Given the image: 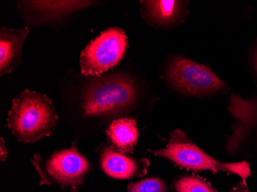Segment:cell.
Returning a JSON list of instances; mask_svg holds the SVG:
<instances>
[{"label":"cell","mask_w":257,"mask_h":192,"mask_svg":"<svg viewBox=\"0 0 257 192\" xmlns=\"http://www.w3.org/2000/svg\"><path fill=\"white\" fill-rule=\"evenodd\" d=\"M59 123L53 102L46 95L29 89L13 101L7 127L19 141L34 143L50 136Z\"/></svg>","instance_id":"6da1fadb"},{"label":"cell","mask_w":257,"mask_h":192,"mask_svg":"<svg viewBox=\"0 0 257 192\" xmlns=\"http://www.w3.org/2000/svg\"><path fill=\"white\" fill-rule=\"evenodd\" d=\"M32 163L41 178L40 185L56 186L70 192L83 185L89 170V162L75 143L71 148L56 151L47 158L35 154Z\"/></svg>","instance_id":"7a4b0ae2"},{"label":"cell","mask_w":257,"mask_h":192,"mask_svg":"<svg viewBox=\"0 0 257 192\" xmlns=\"http://www.w3.org/2000/svg\"><path fill=\"white\" fill-rule=\"evenodd\" d=\"M154 154L167 158L186 169L226 171L237 174L242 178L250 175V167L247 161L221 162L196 146L180 130L172 131L167 146L156 150Z\"/></svg>","instance_id":"3957f363"},{"label":"cell","mask_w":257,"mask_h":192,"mask_svg":"<svg viewBox=\"0 0 257 192\" xmlns=\"http://www.w3.org/2000/svg\"><path fill=\"white\" fill-rule=\"evenodd\" d=\"M137 88L131 79L115 76L96 81L83 99L85 117L105 116L127 109L137 99Z\"/></svg>","instance_id":"277c9868"},{"label":"cell","mask_w":257,"mask_h":192,"mask_svg":"<svg viewBox=\"0 0 257 192\" xmlns=\"http://www.w3.org/2000/svg\"><path fill=\"white\" fill-rule=\"evenodd\" d=\"M127 47L128 39L122 29L113 27L102 32L81 53V73L85 76H101L120 63Z\"/></svg>","instance_id":"5b68a950"},{"label":"cell","mask_w":257,"mask_h":192,"mask_svg":"<svg viewBox=\"0 0 257 192\" xmlns=\"http://www.w3.org/2000/svg\"><path fill=\"white\" fill-rule=\"evenodd\" d=\"M165 77L179 92L193 96L216 93L226 87L224 82L211 69L183 56L172 59Z\"/></svg>","instance_id":"8992f818"},{"label":"cell","mask_w":257,"mask_h":192,"mask_svg":"<svg viewBox=\"0 0 257 192\" xmlns=\"http://www.w3.org/2000/svg\"><path fill=\"white\" fill-rule=\"evenodd\" d=\"M90 1H24L19 4L20 10L31 23H41L60 18L92 5Z\"/></svg>","instance_id":"52a82bcc"},{"label":"cell","mask_w":257,"mask_h":192,"mask_svg":"<svg viewBox=\"0 0 257 192\" xmlns=\"http://www.w3.org/2000/svg\"><path fill=\"white\" fill-rule=\"evenodd\" d=\"M29 33V27L0 30V76L11 73L21 64L23 45Z\"/></svg>","instance_id":"ba28073f"},{"label":"cell","mask_w":257,"mask_h":192,"mask_svg":"<svg viewBox=\"0 0 257 192\" xmlns=\"http://www.w3.org/2000/svg\"><path fill=\"white\" fill-rule=\"evenodd\" d=\"M102 171L114 178L128 179L141 175L145 167L139 161L114 149L112 147H105L100 157Z\"/></svg>","instance_id":"9c48e42d"},{"label":"cell","mask_w":257,"mask_h":192,"mask_svg":"<svg viewBox=\"0 0 257 192\" xmlns=\"http://www.w3.org/2000/svg\"><path fill=\"white\" fill-rule=\"evenodd\" d=\"M106 135L114 149L122 153H133L139 139V129L134 118L115 120L106 130Z\"/></svg>","instance_id":"30bf717a"},{"label":"cell","mask_w":257,"mask_h":192,"mask_svg":"<svg viewBox=\"0 0 257 192\" xmlns=\"http://www.w3.org/2000/svg\"><path fill=\"white\" fill-rule=\"evenodd\" d=\"M183 3L176 0L142 1L147 19L160 26L170 25L177 20Z\"/></svg>","instance_id":"8fae6325"},{"label":"cell","mask_w":257,"mask_h":192,"mask_svg":"<svg viewBox=\"0 0 257 192\" xmlns=\"http://www.w3.org/2000/svg\"><path fill=\"white\" fill-rule=\"evenodd\" d=\"M178 192H214L206 183L194 177H183L176 182Z\"/></svg>","instance_id":"7c38bea8"},{"label":"cell","mask_w":257,"mask_h":192,"mask_svg":"<svg viewBox=\"0 0 257 192\" xmlns=\"http://www.w3.org/2000/svg\"><path fill=\"white\" fill-rule=\"evenodd\" d=\"M167 185L161 179L151 177L139 182L131 183L128 192H165Z\"/></svg>","instance_id":"4fadbf2b"},{"label":"cell","mask_w":257,"mask_h":192,"mask_svg":"<svg viewBox=\"0 0 257 192\" xmlns=\"http://www.w3.org/2000/svg\"><path fill=\"white\" fill-rule=\"evenodd\" d=\"M0 159L1 161H5L7 157V148L6 147L5 141L4 138L1 137L0 138Z\"/></svg>","instance_id":"5bb4252c"},{"label":"cell","mask_w":257,"mask_h":192,"mask_svg":"<svg viewBox=\"0 0 257 192\" xmlns=\"http://www.w3.org/2000/svg\"><path fill=\"white\" fill-rule=\"evenodd\" d=\"M254 67H255V73L257 74V48L255 49V53H254Z\"/></svg>","instance_id":"9a60e30c"}]
</instances>
